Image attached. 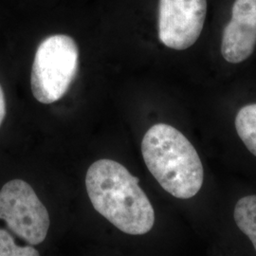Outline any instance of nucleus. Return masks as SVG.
<instances>
[{
    "mask_svg": "<svg viewBox=\"0 0 256 256\" xmlns=\"http://www.w3.org/2000/svg\"><path fill=\"white\" fill-rule=\"evenodd\" d=\"M140 180L112 160H100L90 165L86 187L94 209L120 230L142 236L155 223V212Z\"/></svg>",
    "mask_w": 256,
    "mask_h": 256,
    "instance_id": "1",
    "label": "nucleus"
},
{
    "mask_svg": "<svg viewBox=\"0 0 256 256\" xmlns=\"http://www.w3.org/2000/svg\"><path fill=\"white\" fill-rule=\"evenodd\" d=\"M142 153L150 173L174 198L188 200L202 189L200 158L178 129L166 124L153 126L142 138Z\"/></svg>",
    "mask_w": 256,
    "mask_h": 256,
    "instance_id": "2",
    "label": "nucleus"
},
{
    "mask_svg": "<svg viewBox=\"0 0 256 256\" xmlns=\"http://www.w3.org/2000/svg\"><path fill=\"white\" fill-rule=\"evenodd\" d=\"M79 68V48L72 37H46L37 48L32 70V92L37 101L60 100L75 79Z\"/></svg>",
    "mask_w": 256,
    "mask_h": 256,
    "instance_id": "3",
    "label": "nucleus"
},
{
    "mask_svg": "<svg viewBox=\"0 0 256 256\" xmlns=\"http://www.w3.org/2000/svg\"><path fill=\"white\" fill-rule=\"evenodd\" d=\"M0 220L30 245H38L46 238L50 216L28 183L14 180L0 191Z\"/></svg>",
    "mask_w": 256,
    "mask_h": 256,
    "instance_id": "4",
    "label": "nucleus"
},
{
    "mask_svg": "<svg viewBox=\"0 0 256 256\" xmlns=\"http://www.w3.org/2000/svg\"><path fill=\"white\" fill-rule=\"evenodd\" d=\"M207 16V0H160L158 38L170 48L192 46L202 34Z\"/></svg>",
    "mask_w": 256,
    "mask_h": 256,
    "instance_id": "5",
    "label": "nucleus"
},
{
    "mask_svg": "<svg viewBox=\"0 0 256 256\" xmlns=\"http://www.w3.org/2000/svg\"><path fill=\"white\" fill-rule=\"evenodd\" d=\"M256 46V0H236L223 30L221 54L227 62L238 64L252 54Z\"/></svg>",
    "mask_w": 256,
    "mask_h": 256,
    "instance_id": "6",
    "label": "nucleus"
},
{
    "mask_svg": "<svg viewBox=\"0 0 256 256\" xmlns=\"http://www.w3.org/2000/svg\"><path fill=\"white\" fill-rule=\"evenodd\" d=\"M238 228L252 241L256 250V196H248L238 200L234 208Z\"/></svg>",
    "mask_w": 256,
    "mask_h": 256,
    "instance_id": "7",
    "label": "nucleus"
},
{
    "mask_svg": "<svg viewBox=\"0 0 256 256\" xmlns=\"http://www.w3.org/2000/svg\"><path fill=\"white\" fill-rule=\"evenodd\" d=\"M236 128L248 151L256 156V104H248L238 111Z\"/></svg>",
    "mask_w": 256,
    "mask_h": 256,
    "instance_id": "8",
    "label": "nucleus"
},
{
    "mask_svg": "<svg viewBox=\"0 0 256 256\" xmlns=\"http://www.w3.org/2000/svg\"><path fill=\"white\" fill-rule=\"evenodd\" d=\"M39 252L32 246L19 247L6 230L0 229V256H38Z\"/></svg>",
    "mask_w": 256,
    "mask_h": 256,
    "instance_id": "9",
    "label": "nucleus"
},
{
    "mask_svg": "<svg viewBox=\"0 0 256 256\" xmlns=\"http://www.w3.org/2000/svg\"><path fill=\"white\" fill-rule=\"evenodd\" d=\"M5 115H6V102H5L4 92L0 86V126L5 118Z\"/></svg>",
    "mask_w": 256,
    "mask_h": 256,
    "instance_id": "10",
    "label": "nucleus"
}]
</instances>
